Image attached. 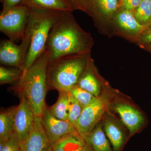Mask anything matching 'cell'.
<instances>
[{
  "mask_svg": "<svg viewBox=\"0 0 151 151\" xmlns=\"http://www.w3.org/2000/svg\"><path fill=\"white\" fill-rule=\"evenodd\" d=\"M71 12H64L52 28L45 47L50 61L65 55L84 54L90 48L89 35L77 26Z\"/></svg>",
  "mask_w": 151,
  "mask_h": 151,
  "instance_id": "6da1fadb",
  "label": "cell"
},
{
  "mask_svg": "<svg viewBox=\"0 0 151 151\" xmlns=\"http://www.w3.org/2000/svg\"><path fill=\"white\" fill-rule=\"evenodd\" d=\"M50 61L49 53L45 48L35 62L24 71L14 86L18 94L24 96L36 117L41 118L47 106L45 98L49 90L47 72Z\"/></svg>",
  "mask_w": 151,
  "mask_h": 151,
  "instance_id": "7a4b0ae2",
  "label": "cell"
},
{
  "mask_svg": "<svg viewBox=\"0 0 151 151\" xmlns=\"http://www.w3.org/2000/svg\"><path fill=\"white\" fill-rule=\"evenodd\" d=\"M29 9V17L25 34L29 37L30 45L24 71L35 62L45 50L52 28L65 12Z\"/></svg>",
  "mask_w": 151,
  "mask_h": 151,
  "instance_id": "3957f363",
  "label": "cell"
},
{
  "mask_svg": "<svg viewBox=\"0 0 151 151\" xmlns=\"http://www.w3.org/2000/svg\"><path fill=\"white\" fill-rule=\"evenodd\" d=\"M88 60L84 54H73L50 61L47 72L48 90L69 91L77 84Z\"/></svg>",
  "mask_w": 151,
  "mask_h": 151,
  "instance_id": "277c9868",
  "label": "cell"
},
{
  "mask_svg": "<svg viewBox=\"0 0 151 151\" xmlns=\"http://www.w3.org/2000/svg\"><path fill=\"white\" fill-rule=\"evenodd\" d=\"M29 9L24 5L2 9L0 14V31L14 42L22 40L26 30Z\"/></svg>",
  "mask_w": 151,
  "mask_h": 151,
  "instance_id": "5b68a950",
  "label": "cell"
},
{
  "mask_svg": "<svg viewBox=\"0 0 151 151\" xmlns=\"http://www.w3.org/2000/svg\"><path fill=\"white\" fill-rule=\"evenodd\" d=\"M20 44L8 39L0 42V62L3 65L17 68L24 70L25 63L30 45L29 37L25 34Z\"/></svg>",
  "mask_w": 151,
  "mask_h": 151,
  "instance_id": "8992f818",
  "label": "cell"
},
{
  "mask_svg": "<svg viewBox=\"0 0 151 151\" xmlns=\"http://www.w3.org/2000/svg\"><path fill=\"white\" fill-rule=\"evenodd\" d=\"M20 102L16 107L13 134L21 142L32 129L36 117L24 96L19 94Z\"/></svg>",
  "mask_w": 151,
  "mask_h": 151,
  "instance_id": "52a82bcc",
  "label": "cell"
},
{
  "mask_svg": "<svg viewBox=\"0 0 151 151\" xmlns=\"http://www.w3.org/2000/svg\"><path fill=\"white\" fill-rule=\"evenodd\" d=\"M104 112L105 105L99 97L84 107L75 126L78 134L84 138L98 124Z\"/></svg>",
  "mask_w": 151,
  "mask_h": 151,
  "instance_id": "ba28073f",
  "label": "cell"
},
{
  "mask_svg": "<svg viewBox=\"0 0 151 151\" xmlns=\"http://www.w3.org/2000/svg\"><path fill=\"white\" fill-rule=\"evenodd\" d=\"M19 148L20 151H52V144L44 129L41 118L36 117L32 129L20 142Z\"/></svg>",
  "mask_w": 151,
  "mask_h": 151,
  "instance_id": "9c48e42d",
  "label": "cell"
},
{
  "mask_svg": "<svg viewBox=\"0 0 151 151\" xmlns=\"http://www.w3.org/2000/svg\"><path fill=\"white\" fill-rule=\"evenodd\" d=\"M41 120L44 129L52 144L63 136L77 132L75 127L67 121L55 117L47 106L41 117Z\"/></svg>",
  "mask_w": 151,
  "mask_h": 151,
  "instance_id": "30bf717a",
  "label": "cell"
},
{
  "mask_svg": "<svg viewBox=\"0 0 151 151\" xmlns=\"http://www.w3.org/2000/svg\"><path fill=\"white\" fill-rule=\"evenodd\" d=\"M114 109L128 128L130 135L135 134L144 125L145 120L142 113L130 105L119 103Z\"/></svg>",
  "mask_w": 151,
  "mask_h": 151,
  "instance_id": "8fae6325",
  "label": "cell"
},
{
  "mask_svg": "<svg viewBox=\"0 0 151 151\" xmlns=\"http://www.w3.org/2000/svg\"><path fill=\"white\" fill-rule=\"evenodd\" d=\"M85 140L77 132L63 136L52 144V151H80Z\"/></svg>",
  "mask_w": 151,
  "mask_h": 151,
  "instance_id": "7c38bea8",
  "label": "cell"
},
{
  "mask_svg": "<svg viewBox=\"0 0 151 151\" xmlns=\"http://www.w3.org/2000/svg\"><path fill=\"white\" fill-rule=\"evenodd\" d=\"M89 63L88 60L86 67L78 79L76 85L95 97H99L101 88L100 83Z\"/></svg>",
  "mask_w": 151,
  "mask_h": 151,
  "instance_id": "4fadbf2b",
  "label": "cell"
},
{
  "mask_svg": "<svg viewBox=\"0 0 151 151\" xmlns=\"http://www.w3.org/2000/svg\"><path fill=\"white\" fill-rule=\"evenodd\" d=\"M84 138L93 151H113L102 126L99 124Z\"/></svg>",
  "mask_w": 151,
  "mask_h": 151,
  "instance_id": "5bb4252c",
  "label": "cell"
},
{
  "mask_svg": "<svg viewBox=\"0 0 151 151\" xmlns=\"http://www.w3.org/2000/svg\"><path fill=\"white\" fill-rule=\"evenodd\" d=\"M105 134L113 146V151H121L127 137L119 126L112 120L108 119L104 123Z\"/></svg>",
  "mask_w": 151,
  "mask_h": 151,
  "instance_id": "9a60e30c",
  "label": "cell"
},
{
  "mask_svg": "<svg viewBox=\"0 0 151 151\" xmlns=\"http://www.w3.org/2000/svg\"><path fill=\"white\" fill-rule=\"evenodd\" d=\"M116 21L122 29L134 35L142 32L147 26L140 24L132 12L125 10L117 14Z\"/></svg>",
  "mask_w": 151,
  "mask_h": 151,
  "instance_id": "2e32d148",
  "label": "cell"
},
{
  "mask_svg": "<svg viewBox=\"0 0 151 151\" xmlns=\"http://www.w3.org/2000/svg\"><path fill=\"white\" fill-rule=\"evenodd\" d=\"M30 9L72 11V7L66 0H24L22 4Z\"/></svg>",
  "mask_w": 151,
  "mask_h": 151,
  "instance_id": "e0dca14e",
  "label": "cell"
},
{
  "mask_svg": "<svg viewBox=\"0 0 151 151\" xmlns=\"http://www.w3.org/2000/svg\"><path fill=\"white\" fill-rule=\"evenodd\" d=\"M16 107L1 111L0 141L7 140L12 133Z\"/></svg>",
  "mask_w": 151,
  "mask_h": 151,
  "instance_id": "ac0fdd59",
  "label": "cell"
},
{
  "mask_svg": "<svg viewBox=\"0 0 151 151\" xmlns=\"http://www.w3.org/2000/svg\"><path fill=\"white\" fill-rule=\"evenodd\" d=\"M58 92L59 95L56 103L49 108L55 117L68 122L69 92L62 91Z\"/></svg>",
  "mask_w": 151,
  "mask_h": 151,
  "instance_id": "d6986e66",
  "label": "cell"
},
{
  "mask_svg": "<svg viewBox=\"0 0 151 151\" xmlns=\"http://www.w3.org/2000/svg\"><path fill=\"white\" fill-rule=\"evenodd\" d=\"M23 73V70L17 68L0 67V84H10L18 81Z\"/></svg>",
  "mask_w": 151,
  "mask_h": 151,
  "instance_id": "ffe728a7",
  "label": "cell"
},
{
  "mask_svg": "<svg viewBox=\"0 0 151 151\" xmlns=\"http://www.w3.org/2000/svg\"><path fill=\"white\" fill-rule=\"evenodd\" d=\"M68 92L83 107L89 105L97 98L76 84Z\"/></svg>",
  "mask_w": 151,
  "mask_h": 151,
  "instance_id": "44dd1931",
  "label": "cell"
},
{
  "mask_svg": "<svg viewBox=\"0 0 151 151\" xmlns=\"http://www.w3.org/2000/svg\"><path fill=\"white\" fill-rule=\"evenodd\" d=\"M134 15L141 24L147 25L151 22V0H143Z\"/></svg>",
  "mask_w": 151,
  "mask_h": 151,
  "instance_id": "7402d4cb",
  "label": "cell"
},
{
  "mask_svg": "<svg viewBox=\"0 0 151 151\" xmlns=\"http://www.w3.org/2000/svg\"><path fill=\"white\" fill-rule=\"evenodd\" d=\"M83 108L84 107L69 93L68 122L74 127L81 115Z\"/></svg>",
  "mask_w": 151,
  "mask_h": 151,
  "instance_id": "603a6c76",
  "label": "cell"
},
{
  "mask_svg": "<svg viewBox=\"0 0 151 151\" xmlns=\"http://www.w3.org/2000/svg\"><path fill=\"white\" fill-rule=\"evenodd\" d=\"M119 5L118 0H92V7L96 6L103 14L110 16L116 12Z\"/></svg>",
  "mask_w": 151,
  "mask_h": 151,
  "instance_id": "cb8c5ba5",
  "label": "cell"
},
{
  "mask_svg": "<svg viewBox=\"0 0 151 151\" xmlns=\"http://www.w3.org/2000/svg\"><path fill=\"white\" fill-rule=\"evenodd\" d=\"M19 144L16 137L12 133L7 140L0 141V151H20Z\"/></svg>",
  "mask_w": 151,
  "mask_h": 151,
  "instance_id": "d4e9b609",
  "label": "cell"
},
{
  "mask_svg": "<svg viewBox=\"0 0 151 151\" xmlns=\"http://www.w3.org/2000/svg\"><path fill=\"white\" fill-rule=\"evenodd\" d=\"M73 10L78 9L87 11L91 9L92 0H66Z\"/></svg>",
  "mask_w": 151,
  "mask_h": 151,
  "instance_id": "484cf974",
  "label": "cell"
},
{
  "mask_svg": "<svg viewBox=\"0 0 151 151\" xmlns=\"http://www.w3.org/2000/svg\"><path fill=\"white\" fill-rule=\"evenodd\" d=\"M143 0H119L122 8L125 10L132 11L137 9Z\"/></svg>",
  "mask_w": 151,
  "mask_h": 151,
  "instance_id": "4316f807",
  "label": "cell"
},
{
  "mask_svg": "<svg viewBox=\"0 0 151 151\" xmlns=\"http://www.w3.org/2000/svg\"><path fill=\"white\" fill-rule=\"evenodd\" d=\"M24 0H0L2 6V9H6L22 4Z\"/></svg>",
  "mask_w": 151,
  "mask_h": 151,
  "instance_id": "83f0119b",
  "label": "cell"
},
{
  "mask_svg": "<svg viewBox=\"0 0 151 151\" xmlns=\"http://www.w3.org/2000/svg\"><path fill=\"white\" fill-rule=\"evenodd\" d=\"M142 39L145 42L151 43V29L147 30L143 33Z\"/></svg>",
  "mask_w": 151,
  "mask_h": 151,
  "instance_id": "f1b7e54d",
  "label": "cell"
},
{
  "mask_svg": "<svg viewBox=\"0 0 151 151\" xmlns=\"http://www.w3.org/2000/svg\"><path fill=\"white\" fill-rule=\"evenodd\" d=\"M80 151H93L92 148L89 145L88 143L86 142L85 141V143L84 144V146L81 148V150Z\"/></svg>",
  "mask_w": 151,
  "mask_h": 151,
  "instance_id": "f546056e",
  "label": "cell"
}]
</instances>
